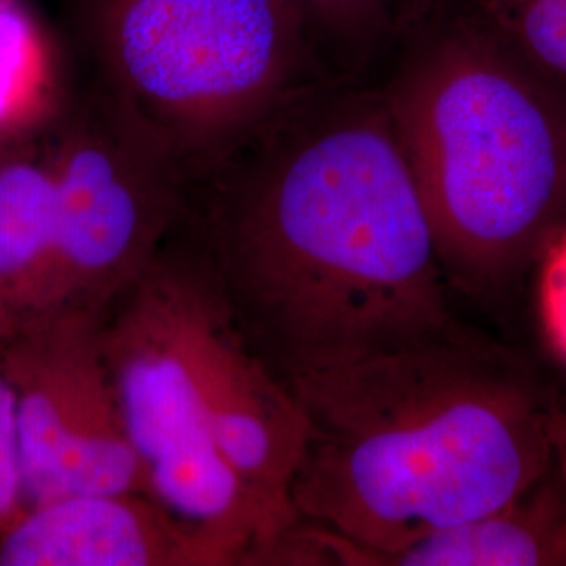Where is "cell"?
Here are the masks:
<instances>
[{
    "mask_svg": "<svg viewBox=\"0 0 566 566\" xmlns=\"http://www.w3.org/2000/svg\"><path fill=\"white\" fill-rule=\"evenodd\" d=\"M206 172L219 185L210 269L283 380L460 325L380 86L313 84Z\"/></svg>",
    "mask_w": 566,
    "mask_h": 566,
    "instance_id": "obj_1",
    "label": "cell"
},
{
    "mask_svg": "<svg viewBox=\"0 0 566 566\" xmlns=\"http://www.w3.org/2000/svg\"><path fill=\"white\" fill-rule=\"evenodd\" d=\"M229 565H252L250 554L142 491L63 495L0 533V566Z\"/></svg>",
    "mask_w": 566,
    "mask_h": 566,
    "instance_id": "obj_9",
    "label": "cell"
},
{
    "mask_svg": "<svg viewBox=\"0 0 566 566\" xmlns=\"http://www.w3.org/2000/svg\"><path fill=\"white\" fill-rule=\"evenodd\" d=\"M556 470L563 479L566 489V411L563 409L560 420H558V428H556V458H554Z\"/></svg>",
    "mask_w": 566,
    "mask_h": 566,
    "instance_id": "obj_17",
    "label": "cell"
},
{
    "mask_svg": "<svg viewBox=\"0 0 566 566\" xmlns=\"http://www.w3.org/2000/svg\"><path fill=\"white\" fill-rule=\"evenodd\" d=\"M380 88L449 283L474 296L506 290L565 227V86L449 0Z\"/></svg>",
    "mask_w": 566,
    "mask_h": 566,
    "instance_id": "obj_3",
    "label": "cell"
},
{
    "mask_svg": "<svg viewBox=\"0 0 566 566\" xmlns=\"http://www.w3.org/2000/svg\"><path fill=\"white\" fill-rule=\"evenodd\" d=\"M20 142H23V139H20ZM20 142H15V139H4V137H0V160H2V158H4V156H7V154H9V151H11V149H13V147H15V145H18V143Z\"/></svg>",
    "mask_w": 566,
    "mask_h": 566,
    "instance_id": "obj_18",
    "label": "cell"
},
{
    "mask_svg": "<svg viewBox=\"0 0 566 566\" xmlns=\"http://www.w3.org/2000/svg\"><path fill=\"white\" fill-rule=\"evenodd\" d=\"M208 264L160 254L103 315V346L147 493L233 539L254 565L292 558L283 528L224 462L200 385Z\"/></svg>",
    "mask_w": 566,
    "mask_h": 566,
    "instance_id": "obj_5",
    "label": "cell"
},
{
    "mask_svg": "<svg viewBox=\"0 0 566 566\" xmlns=\"http://www.w3.org/2000/svg\"><path fill=\"white\" fill-rule=\"evenodd\" d=\"M25 510L20 426L13 388L0 365V533Z\"/></svg>",
    "mask_w": 566,
    "mask_h": 566,
    "instance_id": "obj_16",
    "label": "cell"
},
{
    "mask_svg": "<svg viewBox=\"0 0 566 566\" xmlns=\"http://www.w3.org/2000/svg\"><path fill=\"white\" fill-rule=\"evenodd\" d=\"M392 566H565L566 489L556 464L525 493L386 558Z\"/></svg>",
    "mask_w": 566,
    "mask_h": 566,
    "instance_id": "obj_10",
    "label": "cell"
},
{
    "mask_svg": "<svg viewBox=\"0 0 566 566\" xmlns=\"http://www.w3.org/2000/svg\"><path fill=\"white\" fill-rule=\"evenodd\" d=\"M30 137L0 160V344L41 313L51 273L53 177Z\"/></svg>",
    "mask_w": 566,
    "mask_h": 566,
    "instance_id": "obj_11",
    "label": "cell"
},
{
    "mask_svg": "<svg viewBox=\"0 0 566 566\" xmlns=\"http://www.w3.org/2000/svg\"><path fill=\"white\" fill-rule=\"evenodd\" d=\"M325 70L359 78L376 61L392 60L403 42L449 0H285Z\"/></svg>",
    "mask_w": 566,
    "mask_h": 566,
    "instance_id": "obj_12",
    "label": "cell"
},
{
    "mask_svg": "<svg viewBox=\"0 0 566 566\" xmlns=\"http://www.w3.org/2000/svg\"><path fill=\"white\" fill-rule=\"evenodd\" d=\"M97 82L193 177L334 78L285 0H70Z\"/></svg>",
    "mask_w": 566,
    "mask_h": 566,
    "instance_id": "obj_4",
    "label": "cell"
},
{
    "mask_svg": "<svg viewBox=\"0 0 566 566\" xmlns=\"http://www.w3.org/2000/svg\"><path fill=\"white\" fill-rule=\"evenodd\" d=\"M535 308L549 350L566 365V224L537 256Z\"/></svg>",
    "mask_w": 566,
    "mask_h": 566,
    "instance_id": "obj_15",
    "label": "cell"
},
{
    "mask_svg": "<svg viewBox=\"0 0 566 566\" xmlns=\"http://www.w3.org/2000/svg\"><path fill=\"white\" fill-rule=\"evenodd\" d=\"M61 109L57 44L25 0H0V137L36 135Z\"/></svg>",
    "mask_w": 566,
    "mask_h": 566,
    "instance_id": "obj_13",
    "label": "cell"
},
{
    "mask_svg": "<svg viewBox=\"0 0 566 566\" xmlns=\"http://www.w3.org/2000/svg\"><path fill=\"white\" fill-rule=\"evenodd\" d=\"M565 224H566V221H565Z\"/></svg>",
    "mask_w": 566,
    "mask_h": 566,
    "instance_id": "obj_19",
    "label": "cell"
},
{
    "mask_svg": "<svg viewBox=\"0 0 566 566\" xmlns=\"http://www.w3.org/2000/svg\"><path fill=\"white\" fill-rule=\"evenodd\" d=\"M528 63L566 88V0H465Z\"/></svg>",
    "mask_w": 566,
    "mask_h": 566,
    "instance_id": "obj_14",
    "label": "cell"
},
{
    "mask_svg": "<svg viewBox=\"0 0 566 566\" xmlns=\"http://www.w3.org/2000/svg\"><path fill=\"white\" fill-rule=\"evenodd\" d=\"M200 385L224 462L264 510L294 533L301 526L292 483L306 437L303 405L250 343L212 269L200 313Z\"/></svg>",
    "mask_w": 566,
    "mask_h": 566,
    "instance_id": "obj_8",
    "label": "cell"
},
{
    "mask_svg": "<svg viewBox=\"0 0 566 566\" xmlns=\"http://www.w3.org/2000/svg\"><path fill=\"white\" fill-rule=\"evenodd\" d=\"M13 388L25 507L74 493H147L103 346V315L49 311L0 344Z\"/></svg>",
    "mask_w": 566,
    "mask_h": 566,
    "instance_id": "obj_7",
    "label": "cell"
},
{
    "mask_svg": "<svg viewBox=\"0 0 566 566\" xmlns=\"http://www.w3.org/2000/svg\"><path fill=\"white\" fill-rule=\"evenodd\" d=\"M53 135L42 149L53 177L55 233L41 313L105 315L160 256L191 175L99 82Z\"/></svg>",
    "mask_w": 566,
    "mask_h": 566,
    "instance_id": "obj_6",
    "label": "cell"
},
{
    "mask_svg": "<svg viewBox=\"0 0 566 566\" xmlns=\"http://www.w3.org/2000/svg\"><path fill=\"white\" fill-rule=\"evenodd\" d=\"M287 385L306 420L292 506L319 558L385 565L554 465L563 409L528 365L462 324Z\"/></svg>",
    "mask_w": 566,
    "mask_h": 566,
    "instance_id": "obj_2",
    "label": "cell"
}]
</instances>
